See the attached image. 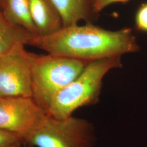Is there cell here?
<instances>
[{"label": "cell", "mask_w": 147, "mask_h": 147, "mask_svg": "<svg viewBox=\"0 0 147 147\" xmlns=\"http://www.w3.org/2000/svg\"><path fill=\"white\" fill-rule=\"evenodd\" d=\"M129 0H91L93 13L96 16L106 7L116 3H126Z\"/></svg>", "instance_id": "13"}, {"label": "cell", "mask_w": 147, "mask_h": 147, "mask_svg": "<svg viewBox=\"0 0 147 147\" xmlns=\"http://www.w3.org/2000/svg\"><path fill=\"white\" fill-rule=\"evenodd\" d=\"M58 10L63 27L78 24L80 21L92 23L95 16L93 13L91 0H50Z\"/></svg>", "instance_id": "8"}, {"label": "cell", "mask_w": 147, "mask_h": 147, "mask_svg": "<svg viewBox=\"0 0 147 147\" xmlns=\"http://www.w3.org/2000/svg\"><path fill=\"white\" fill-rule=\"evenodd\" d=\"M24 144V143H17V144H14L13 146H11L8 147H22Z\"/></svg>", "instance_id": "14"}, {"label": "cell", "mask_w": 147, "mask_h": 147, "mask_svg": "<svg viewBox=\"0 0 147 147\" xmlns=\"http://www.w3.org/2000/svg\"><path fill=\"white\" fill-rule=\"evenodd\" d=\"M36 56L25 45L0 56V98L32 97V70Z\"/></svg>", "instance_id": "6"}, {"label": "cell", "mask_w": 147, "mask_h": 147, "mask_svg": "<svg viewBox=\"0 0 147 147\" xmlns=\"http://www.w3.org/2000/svg\"><path fill=\"white\" fill-rule=\"evenodd\" d=\"M95 133L92 124L70 116L57 119L47 115L27 144L36 147H93Z\"/></svg>", "instance_id": "4"}, {"label": "cell", "mask_w": 147, "mask_h": 147, "mask_svg": "<svg viewBox=\"0 0 147 147\" xmlns=\"http://www.w3.org/2000/svg\"><path fill=\"white\" fill-rule=\"evenodd\" d=\"M1 6L3 13L9 21L26 30L34 37L38 36L32 19L30 0H5Z\"/></svg>", "instance_id": "10"}, {"label": "cell", "mask_w": 147, "mask_h": 147, "mask_svg": "<svg viewBox=\"0 0 147 147\" xmlns=\"http://www.w3.org/2000/svg\"><path fill=\"white\" fill-rule=\"evenodd\" d=\"M19 143H25L14 134L0 129V147H9Z\"/></svg>", "instance_id": "12"}, {"label": "cell", "mask_w": 147, "mask_h": 147, "mask_svg": "<svg viewBox=\"0 0 147 147\" xmlns=\"http://www.w3.org/2000/svg\"><path fill=\"white\" fill-rule=\"evenodd\" d=\"M89 62L49 53L36 54L32 70V98L47 112L55 96Z\"/></svg>", "instance_id": "3"}, {"label": "cell", "mask_w": 147, "mask_h": 147, "mask_svg": "<svg viewBox=\"0 0 147 147\" xmlns=\"http://www.w3.org/2000/svg\"><path fill=\"white\" fill-rule=\"evenodd\" d=\"M26 144V143H24V145H23V146H22V147H27Z\"/></svg>", "instance_id": "16"}, {"label": "cell", "mask_w": 147, "mask_h": 147, "mask_svg": "<svg viewBox=\"0 0 147 147\" xmlns=\"http://www.w3.org/2000/svg\"><path fill=\"white\" fill-rule=\"evenodd\" d=\"M4 1H5V0H0V5H1L2 4V3Z\"/></svg>", "instance_id": "15"}, {"label": "cell", "mask_w": 147, "mask_h": 147, "mask_svg": "<svg viewBox=\"0 0 147 147\" xmlns=\"http://www.w3.org/2000/svg\"><path fill=\"white\" fill-rule=\"evenodd\" d=\"M29 45L49 54L88 62L121 57L140 49L131 28L111 31L92 23L63 27L51 34L33 37Z\"/></svg>", "instance_id": "1"}, {"label": "cell", "mask_w": 147, "mask_h": 147, "mask_svg": "<svg viewBox=\"0 0 147 147\" xmlns=\"http://www.w3.org/2000/svg\"><path fill=\"white\" fill-rule=\"evenodd\" d=\"M47 113L32 97L0 98V129L11 132L26 143Z\"/></svg>", "instance_id": "5"}, {"label": "cell", "mask_w": 147, "mask_h": 147, "mask_svg": "<svg viewBox=\"0 0 147 147\" xmlns=\"http://www.w3.org/2000/svg\"><path fill=\"white\" fill-rule=\"evenodd\" d=\"M30 32L9 21L0 9V56L19 45H29Z\"/></svg>", "instance_id": "9"}, {"label": "cell", "mask_w": 147, "mask_h": 147, "mask_svg": "<svg viewBox=\"0 0 147 147\" xmlns=\"http://www.w3.org/2000/svg\"><path fill=\"white\" fill-rule=\"evenodd\" d=\"M30 3L38 36H48L63 27L61 16L50 0H30Z\"/></svg>", "instance_id": "7"}, {"label": "cell", "mask_w": 147, "mask_h": 147, "mask_svg": "<svg viewBox=\"0 0 147 147\" xmlns=\"http://www.w3.org/2000/svg\"><path fill=\"white\" fill-rule=\"evenodd\" d=\"M135 23L138 31L147 33V2L142 3L137 9Z\"/></svg>", "instance_id": "11"}, {"label": "cell", "mask_w": 147, "mask_h": 147, "mask_svg": "<svg viewBox=\"0 0 147 147\" xmlns=\"http://www.w3.org/2000/svg\"><path fill=\"white\" fill-rule=\"evenodd\" d=\"M122 66L121 56L89 62L72 82L55 96L47 115L64 119L73 116L74 112L79 108L96 104L105 75L111 70Z\"/></svg>", "instance_id": "2"}]
</instances>
